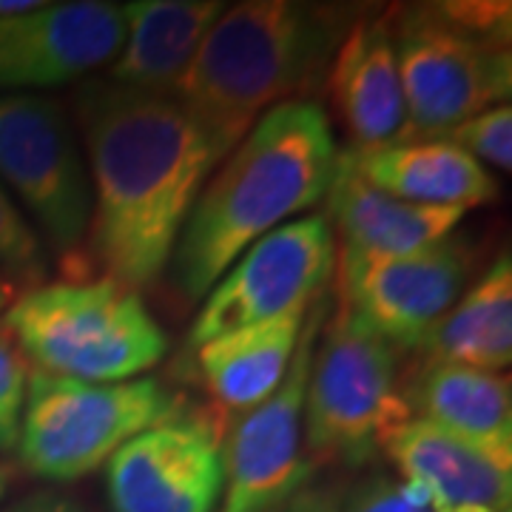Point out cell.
Here are the masks:
<instances>
[{
  "label": "cell",
  "instance_id": "1",
  "mask_svg": "<svg viewBox=\"0 0 512 512\" xmlns=\"http://www.w3.org/2000/svg\"><path fill=\"white\" fill-rule=\"evenodd\" d=\"M69 114L92 180L89 265L143 291L168 271L225 148L177 97L137 92L103 74L77 86Z\"/></svg>",
  "mask_w": 512,
  "mask_h": 512
},
{
  "label": "cell",
  "instance_id": "2",
  "mask_svg": "<svg viewBox=\"0 0 512 512\" xmlns=\"http://www.w3.org/2000/svg\"><path fill=\"white\" fill-rule=\"evenodd\" d=\"M328 109L299 97L265 111L205 180L168 271L185 302H202L239 254L328 197L339 165Z\"/></svg>",
  "mask_w": 512,
  "mask_h": 512
},
{
  "label": "cell",
  "instance_id": "3",
  "mask_svg": "<svg viewBox=\"0 0 512 512\" xmlns=\"http://www.w3.org/2000/svg\"><path fill=\"white\" fill-rule=\"evenodd\" d=\"M356 15L348 6L296 0L225 6L174 97L228 154L265 111L313 97Z\"/></svg>",
  "mask_w": 512,
  "mask_h": 512
},
{
  "label": "cell",
  "instance_id": "4",
  "mask_svg": "<svg viewBox=\"0 0 512 512\" xmlns=\"http://www.w3.org/2000/svg\"><path fill=\"white\" fill-rule=\"evenodd\" d=\"M3 330L37 373L86 384L131 382L168 353L143 293L111 276H63L18 293Z\"/></svg>",
  "mask_w": 512,
  "mask_h": 512
},
{
  "label": "cell",
  "instance_id": "5",
  "mask_svg": "<svg viewBox=\"0 0 512 512\" xmlns=\"http://www.w3.org/2000/svg\"><path fill=\"white\" fill-rule=\"evenodd\" d=\"M390 26L407 137H433L510 100L512 6L507 0L393 6Z\"/></svg>",
  "mask_w": 512,
  "mask_h": 512
},
{
  "label": "cell",
  "instance_id": "6",
  "mask_svg": "<svg viewBox=\"0 0 512 512\" xmlns=\"http://www.w3.org/2000/svg\"><path fill=\"white\" fill-rule=\"evenodd\" d=\"M410 419L402 350L387 345L336 302L319 330L308 373L302 410L305 458L313 470L319 461H339L359 470Z\"/></svg>",
  "mask_w": 512,
  "mask_h": 512
},
{
  "label": "cell",
  "instance_id": "7",
  "mask_svg": "<svg viewBox=\"0 0 512 512\" xmlns=\"http://www.w3.org/2000/svg\"><path fill=\"white\" fill-rule=\"evenodd\" d=\"M185 407L188 399L154 376L86 384L32 370L20 464L43 481L72 484L103 470L123 444Z\"/></svg>",
  "mask_w": 512,
  "mask_h": 512
},
{
  "label": "cell",
  "instance_id": "8",
  "mask_svg": "<svg viewBox=\"0 0 512 512\" xmlns=\"http://www.w3.org/2000/svg\"><path fill=\"white\" fill-rule=\"evenodd\" d=\"M0 183L60 259L63 276L92 274V180L63 100L0 94Z\"/></svg>",
  "mask_w": 512,
  "mask_h": 512
},
{
  "label": "cell",
  "instance_id": "9",
  "mask_svg": "<svg viewBox=\"0 0 512 512\" xmlns=\"http://www.w3.org/2000/svg\"><path fill=\"white\" fill-rule=\"evenodd\" d=\"M336 271V237L325 214L279 225L237 256V262L202 296L188 350L222 333L251 328L276 316L308 311L325 296Z\"/></svg>",
  "mask_w": 512,
  "mask_h": 512
},
{
  "label": "cell",
  "instance_id": "10",
  "mask_svg": "<svg viewBox=\"0 0 512 512\" xmlns=\"http://www.w3.org/2000/svg\"><path fill=\"white\" fill-rule=\"evenodd\" d=\"M476 248L447 237L410 254L336 251V302L396 350H419L470 288Z\"/></svg>",
  "mask_w": 512,
  "mask_h": 512
},
{
  "label": "cell",
  "instance_id": "11",
  "mask_svg": "<svg viewBox=\"0 0 512 512\" xmlns=\"http://www.w3.org/2000/svg\"><path fill=\"white\" fill-rule=\"evenodd\" d=\"M328 293L308 311L293 365L271 399L248 410L225 436V487L217 512H279L313 476L302 450V410Z\"/></svg>",
  "mask_w": 512,
  "mask_h": 512
},
{
  "label": "cell",
  "instance_id": "12",
  "mask_svg": "<svg viewBox=\"0 0 512 512\" xmlns=\"http://www.w3.org/2000/svg\"><path fill=\"white\" fill-rule=\"evenodd\" d=\"M225 487V427L185 407L143 430L106 464L111 512H217Z\"/></svg>",
  "mask_w": 512,
  "mask_h": 512
},
{
  "label": "cell",
  "instance_id": "13",
  "mask_svg": "<svg viewBox=\"0 0 512 512\" xmlns=\"http://www.w3.org/2000/svg\"><path fill=\"white\" fill-rule=\"evenodd\" d=\"M126 40L123 3L40 0L0 18V94H43L106 69Z\"/></svg>",
  "mask_w": 512,
  "mask_h": 512
},
{
  "label": "cell",
  "instance_id": "14",
  "mask_svg": "<svg viewBox=\"0 0 512 512\" xmlns=\"http://www.w3.org/2000/svg\"><path fill=\"white\" fill-rule=\"evenodd\" d=\"M322 86L336 123L348 137V151H370L407 137L390 9L359 12L353 18Z\"/></svg>",
  "mask_w": 512,
  "mask_h": 512
},
{
  "label": "cell",
  "instance_id": "15",
  "mask_svg": "<svg viewBox=\"0 0 512 512\" xmlns=\"http://www.w3.org/2000/svg\"><path fill=\"white\" fill-rule=\"evenodd\" d=\"M382 453L433 512H510V467L427 421H404L387 436Z\"/></svg>",
  "mask_w": 512,
  "mask_h": 512
},
{
  "label": "cell",
  "instance_id": "16",
  "mask_svg": "<svg viewBox=\"0 0 512 512\" xmlns=\"http://www.w3.org/2000/svg\"><path fill=\"white\" fill-rule=\"evenodd\" d=\"M350 171L390 197L439 208H481L498 200L495 177L439 137H407L370 151L342 148Z\"/></svg>",
  "mask_w": 512,
  "mask_h": 512
},
{
  "label": "cell",
  "instance_id": "17",
  "mask_svg": "<svg viewBox=\"0 0 512 512\" xmlns=\"http://www.w3.org/2000/svg\"><path fill=\"white\" fill-rule=\"evenodd\" d=\"M222 12V0L126 3V40L103 69V77L137 92L174 97L202 40Z\"/></svg>",
  "mask_w": 512,
  "mask_h": 512
},
{
  "label": "cell",
  "instance_id": "18",
  "mask_svg": "<svg viewBox=\"0 0 512 512\" xmlns=\"http://www.w3.org/2000/svg\"><path fill=\"white\" fill-rule=\"evenodd\" d=\"M404 390L413 419L433 424L512 470V390L507 373L424 362Z\"/></svg>",
  "mask_w": 512,
  "mask_h": 512
},
{
  "label": "cell",
  "instance_id": "19",
  "mask_svg": "<svg viewBox=\"0 0 512 512\" xmlns=\"http://www.w3.org/2000/svg\"><path fill=\"white\" fill-rule=\"evenodd\" d=\"M328 222L336 251L345 254H410L453 237L464 214L461 208L416 205L390 197L359 180L339 154L336 177L328 188Z\"/></svg>",
  "mask_w": 512,
  "mask_h": 512
},
{
  "label": "cell",
  "instance_id": "20",
  "mask_svg": "<svg viewBox=\"0 0 512 512\" xmlns=\"http://www.w3.org/2000/svg\"><path fill=\"white\" fill-rule=\"evenodd\" d=\"M308 311L231 330L194 348L202 384L222 410L248 413L274 396L291 370Z\"/></svg>",
  "mask_w": 512,
  "mask_h": 512
},
{
  "label": "cell",
  "instance_id": "21",
  "mask_svg": "<svg viewBox=\"0 0 512 512\" xmlns=\"http://www.w3.org/2000/svg\"><path fill=\"white\" fill-rule=\"evenodd\" d=\"M430 365L504 373L512 362V259L504 248L419 348Z\"/></svg>",
  "mask_w": 512,
  "mask_h": 512
},
{
  "label": "cell",
  "instance_id": "22",
  "mask_svg": "<svg viewBox=\"0 0 512 512\" xmlns=\"http://www.w3.org/2000/svg\"><path fill=\"white\" fill-rule=\"evenodd\" d=\"M49 271L52 265L43 239L0 183V276L18 291H29L49 282Z\"/></svg>",
  "mask_w": 512,
  "mask_h": 512
},
{
  "label": "cell",
  "instance_id": "23",
  "mask_svg": "<svg viewBox=\"0 0 512 512\" xmlns=\"http://www.w3.org/2000/svg\"><path fill=\"white\" fill-rule=\"evenodd\" d=\"M444 143L461 148L467 157H473L484 168L493 165L498 171L512 168V109L510 103H501L493 109H484L461 120L456 126L444 128L439 134Z\"/></svg>",
  "mask_w": 512,
  "mask_h": 512
},
{
  "label": "cell",
  "instance_id": "24",
  "mask_svg": "<svg viewBox=\"0 0 512 512\" xmlns=\"http://www.w3.org/2000/svg\"><path fill=\"white\" fill-rule=\"evenodd\" d=\"M32 365L0 325V453L18 450Z\"/></svg>",
  "mask_w": 512,
  "mask_h": 512
},
{
  "label": "cell",
  "instance_id": "25",
  "mask_svg": "<svg viewBox=\"0 0 512 512\" xmlns=\"http://www.w3.org/2000/svg\"><path fill=\"white\" fill-rule=\"evenodd\" d=\"M339 512H433L424 495L399 476L370 473L339 495Z\"/></svg>",
  "mask_w": 512,
  "mask_h": 512
},
{
  "label": "cell",
  "instance_id": "26",
  "mask_svg": "<svg viewBox=\"0 0 512 512\" xmlns=\"http://www.w3.org/2000/svg\"><path fill=\"white\" fill-rule=\"evenodd\" d=\"M339 490L328 484H305L279 512H339Z\"/></svg>",
  "mask_w": 512,
  "mask_h": 512
},
{
  "label": "cell",
  "instance_id": "27",
  "mask_svg": "<svg viewBox=\"0 0 512 512\" xmlns=\"http://www.w3.org/2000/svg\"><path fill=\"white\" fill-rule=\"evenodd\" d=\"M0 512H89L77 498L63 493H32Z\"/></svg>",
  "mask_w": 512,
  "mask_h": 512
},
{
  "label": "cell",
  "instance_id": "28",
  "mask_svg": "<svg viewBox=\"0 0 512 512\" xmlns=\"http://www.w3.org/2000/svg\"><path fill=\"white\" fill-rule=\"evenodd\" d=\"M40 0H0V18H12V15H23L29 9H35Z\"/></svg>",
  "mask_w": 512,
  "mask_h": 512
},
{
  "label": "cell",
  "instance_id": "29",
  "mask_svg": "<svg viewBox=\"0 0 512 512\" xmlns=\"http://www.w3.org/2000/svg\"><path fill=\"white\" fill-rule=\"evenodd\" d=\"M15 299H18V288L0 276V322H3V316H6V311L12 308V302H15Z\"/></svg>",
  "mask_w": 512,
  "mask_h": 512
},
{
  "label": "cell",
  "instance_id": "30",
  "mask_svg": "<svg viewBox=\"0 0 512 512\" xmlns=\"http://www.w3.org/2000/svg\"><path fill=\"white\" fill-rule=\"evenodd\" d=\"M12 470H9V467H6V464H0V498H3V495H6V490H9V487H12Z\"/></svg>",
  "mask_w": 512,
  "mask_h": 512
}]
</instances>
